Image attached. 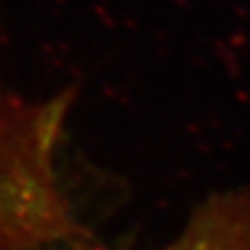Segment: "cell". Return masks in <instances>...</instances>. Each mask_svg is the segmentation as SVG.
I'll use <instances>...</instances> for the list:
<instances>
[{
	"instance_id": "cell-1",
	"label": "cell",
	"mask_w": 250,
	"mask_h": 250,
	"mask_svg": "<svg viewBox=\"0 0 250 250\" xmlns=\"http://www.w3.org/2000/svg\"><path fill=\"white\" fill-rule=\"evenodd\" d=\"M166 250H250V195H227L205 205Z\"/></svg>"
}]
</instances>
